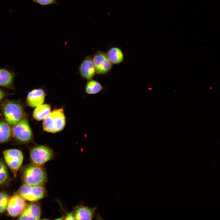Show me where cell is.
<instances>
[{
    "label": "cell",
    "mask_w": 220,
    "mask_h": 220,
    "mask_svg": "<svg viewBox=\"0 0 220 220\" xmlns=\"http://www.w3.org/2000/svg\"><path fill=\"white\" fill-rule=\"evenodd\" d=\"M32 2L42 6L57 4V3L56 0H33Z\"/></svg>",
    "instance_id": "21"
},
{
    "label": "cell",
    "mask_w": 220,
    "mask_h": 220,
    "mask_svg": "<svg viewBox=\"0 0 220 220\" xmlns=\"http://www.w3.org/2000/svg\"><path fill=\"white\" fill-rule=\"evenodd\" d=\"M5 120L13 127L24 116L23 106L19 101L4 99L0 105Z\"/></svg>",
    "instance_id": "1"
},
{
    "label": "cell",
    "mask_w": 220,
    "mask_h": 220,
    "mask_svg": "<svg viewBox=\"0 0 220 220\" xmlns=\"http://www.w3.org/2000/svg\"><path fill=\"white\" fill-rule=\"evenodd\" d=\"M9 177L7 167L5 163L0 160V185L5 183Z\"/></svg>",
    "instance_id": "19"
},
{
    "label": "cell",
    "mask_w": 220,
    "mask_h": 220,
    "mask_svg": "<svg viewBox=\"0 0 220 220\" xmlns=\"http://www.w3.org/2000/svg\"><path fill=\"white\" fill-rule=\"evenodd\" d=\"M18 193L25 200L35 202L43 198L46 192L42 185H31L24 183L20 187Z\"/></svg>",
    "instance_id": "5"
},
{
    "label": "cell",
    "mask_w": 220,
    "mask_h": 220,
    "mask_svg": "<svg viewBox=\"0 0 220 220\" xmlns=\"http://www.w3.org/2000/svg\"><path fill=\"white\" fill-rule=\"evenodd\" d=\"M45 95V91L43 89H34L28 94L26 100L27 104L31 107L42 104L44 101Z\"/></svg>",
    "instance_id": "11"
},
{
    "label": "cell",
    "mask_w": 220,
    "mask_h": 220,
    "mask_svg": "<svg viewBox=\"0 0 220 220\" xmlns=\"http://www.w3.org/2000/svg\"><path fill=\"white\" fill-rule=\"evenodd\" d=\"M50 111V107L49 105L42 104L36 106L33 112V116L37 120H42L49 115Z\"/></svg>",
    "instance_id": "17"
},
{
    "label": "cell",
    "mask_w": 220,
    "mask_h": 220,
    "mask_svg": "<svg viewBox=\"0 0 220 220\" xmlns=\"http://www.w3.org/2000/svg\"><path fill=\"white\" fill-rule=\"evenodd\" d=\"M12 136L11 126L5 120H0V144L9 141Z\"/></svg>",
    "instance_id": "16"
},
{
    "label": "cell",
    "mask_w": 220,
    "mask_h": 220,
    "mask_svg": "<svg viewBox=\"0 0 220 220\" xmlns=\"http://www.w3.org/2000/svg\"><path fill=\"white\" fill-rule=\"evenodd\" d=\"M96 209V207L80 205L75 208L73 213L76 220H92Z\"/></svg>",
    "instance_id": "13"
},
{
    "label": "cell",
    "mask_w": 220,
    "mask_h": 220,
    "mask_svg": "<svg viewBox=\"0 0 220 220\" xmlns=\"http://www.w3.org/2000/svg\"><path fill=\"white\" fill-rule=\"evenodd\" d=\"M26 206L25 200L17 193L9 198L6 210L10 216L14 217L20 215Z\"/></svg>",
    "instance_id": "8"
},
{
    "label": "cell",
    "mask_w": 220,
    "mask_h": 220,
    "mask_svg": "<svg viewBox=\"0 0 220 220\" xmlns=\"http://www.w3.org/2000/svg\"><path fill=\"white\" fill-rule=\"evenodd\" d=\"M65 124V117L62 108L57 109L50 112L44 119L42 123L44 130L52 133L61 130Z\"/></svg>",
    "instance_id": "3"
},
{
    "label": "cell",
    "mask_w": 220,
    "mask_h": 220,
    "mask_svg": "<svg viewBox=\"0 0 220 220\" xmlns=\"http://www.w3.org/2000/svg\"><path fill=\"white\" fill-rule=\"evenodd\" d=\"M94 64L96 74L104 75L108 73L111 69L113 64L108 59L106 53L97 51L91 58Z\"/></svg>",
    "instance_id": "9"
},
{
    "label": "cell",
    "mask_w": 220,
    "mask_h": 220,
    "mask_svg": "<svg viewBox=\"0 0 220 220\" xmlns=\"http://www.w3.org/2000/svg\"><path fill=\"white\" fill-rule=\"evenodd\" d=\"M8 95V94L6 92L0 88V101L4 100Z\"/></svg>",
    "instance_id": "22"
},
{
    "label": "cell",
    "mask_w": 220,
    "mask_h": 220,
    "mask_svg": "<svg viewBox=\"0 0 220 220\" xmlns=\"http://www.w3.org/2000/svg\"><path fill=\"white\" fill-rule=\"evenodd\" d=\"M12 136L17 141L27 143L33 137L32 133L28 120L24 116L12 128Z\"/></svg>",
    "instance_id": "4"
},
{
    "label": "cell",
    "mask_w": 220,
    "mask_h": 220,
    "mask_svg": "<svg viewBox=\"0 0 220 220\" xmlns=\"http://www.w3.org/2000/svg\"><path fill=\"white\" fill-rule=\"evenodd\" d=\"M41 209L39 205L32 203L27 205L24 211L19 217L20 220H39L41 217Z\"/></svg>",
    "instance_id": "12"
},
{
    "label": "cell",
    "mask_w": 220,
    "mask_h": 220,
    "mask_svg": "<svg viewBox=\"0 0 220 220\" xmlns=\"http://www.w3.org/2000/svg\"><path fill=\"white\" fill-rule=\"evenodd\" d=\"M3 155L5 161L14 177L21 167L23 160L21 151L16 149H10L5 150Z\"/></svg>",
    "instance_id": "7"
},
{
    "label": "cell",
    "mask_w": 220,
    "mask_h": 220,
    "mask_svg": "<svg viewBox=\"0 0 220 220\" xmlns=\"http://www.w3.org/2000/svg\"><path fill=\"white\" fill-rule=\"evenodd\" d=\"M103 89L100 83L92 79L87 80L85 86V91L87 94L94 95L101 92Z\"/></svg>",
    "instance_id": "18"
},
{
    "label": "cell",
    "mask_w": 220,
    "mask_h": 220,
    "mask_svg": "<svg viewBox=\"0 0 220 220\" xmlns=\"http://www.w3.org/2000/svg\"><path fill=\"white\" fill-rule=\"evenodd\" d=\"M81 76L87 80L93 79L96 73L95 68L92 58L86 57L80 64L79 69Z\"/></svg>",
    "instance_id": "10"
},
{
    "label": "cell",
    "mask_w": 220,
    "mask_h": 220,
    "mask_svg": "<svg viewBox=\"0 0 220 220\" xmlns=\"http://www.w3.org/2000/svg\"><path fill=\"white\" fill-rule=\"evenodd\" d=\"M53 156L52 150L48 147L39 145L33 148L30 152L32 164L41 166Z\"/></svg>",
    "instance_id": "6"
},
{
    "label": "cell",
    "mask_w": 220,
    "mask_h": 220,
    "mask_svg": "<svg viewBox=\"0 0 220 220\" xmlns=\"http://www.w3.org/2000/svg\"><path fill=\"white\" fill-rule=\"evenodd\" d=\"M106 53L108 59L113 64H119L124 61V54L121 50L118 47H113L111 48Z\"/></svg>",
    "instance_id": "15"
},
{
    "label": "cell",
    "mask_w": 220,
    "mask_h": 220,
    "mask_svg": "<svg viewBox=\"0 0 220 220\" xmlns=\"http://www.w3.org/2000/svg\"><path fill=\"white\" fill-rule=\"evenodd\" d=\"M64 219L66 220H75L73 212L68 214L65 217Z\"/></svg>",
    "instance_id": "23"
},
{
    "label": "cell",
    "mask_w": 220,
    "mask_h": 220,
    "mask_svg": "<svg viewBox=\"0 0 220 220\" xmlns=\"http://www.w3.org/2000/svg\"><path fill=\"white\" fill-rule=\"evenodd\" d=\"M22 177L25 183L31 185H42L47 178L45 170L41 166L33 164L23 169Z\"/></svg>",
    "instance_id": "2"
},
{
    "label": "cell",
    "mask_w": 220,
    "mask_h": 220,
    "mask_svg": "<svg viewBox=\"0 0 220 220\" xmlns=\"http://www.w3.org/2000/svg\"><path fill=\"white\" fill-rule=\"evenodd\" d=\"M9 198L6 193L0 192V213L4 212L6 210Z\"/></svg>",
    "instance_id": "20"
},
{
    "label": "cell",
    "mask_w": 220,
    "mask_h": 220,
    "mask_svg": "<svg viewBox=\"0 0 220 220\" xmlns=\"http://www.w3.org/2000/svg\"><path fill=\"white\" fill-rule=\"evenodd\" d=\"M15 76L13 72L6 68H0V86L9 89H13Z\"/></svg>",
    "instance_id": "14"
}]
</instances>
